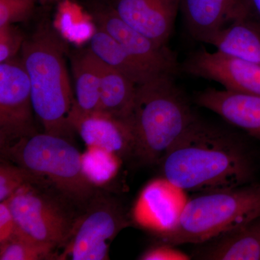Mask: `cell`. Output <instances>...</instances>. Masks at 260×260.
Returning a JSON list of instances; mask_svg holds the SVG:
<instances>
[{"mask_svg": "<svg viewBox=\"0 0 260 260\" xmlns=\"http://www.w3.org/2000/svg\"><path fill=\"white\" fill-rule=\"evenodd\" d=\"M158 164L162 177L185 191L200 192L250 184L255 172L251 154L240 141L199 119Z\"/></svg>", "mask_w": 260, "mask_h": 260, "instance_id": "1", "label": "cell"}, {"mask_svg": "<svg viewBox=\"0 0 260 260\" xmlns=\"http://www.w3.org/2000/svg\"><path fill=\"white\" fill-rule=\"evenodd\" d=\"M67 46L43 21L25 37L20 57L28 73L32 107L44 133L73 140L70 121L74 92L66 65Z\"/></svg>", "mask_w": 260, "mask_h": 260, "instance_id": "2", "label": "cell"}, {"mask_svg": "<svg viewBox=\"0 0 260 260\" xmlns=\"http://www.w3.org/2000/svg\"><path fill=\"white\" fill-rule=\"evenodd\" d=\"M174 78L159 76L137 87L129 122L134 133V157L145 165L158 164L198 119Z\"/></svg>", "mask_w": 260, "mask_h": 260, "instance_id": "3", "label": "cell"}, {"mask_svg": "<svg viewBox=\"0 0 260 260\" xmlns=\"http://www.w3.org/2000/svg\"><path fill=\"white\" fill-rule=\"evenodd\" d=\"M2 158L42 178L59 194L81 209L97 191L82 167V154L72 140L37 133L1 149Z\"/></svg>", "mask_w": 260, "mask_h": 260, "instance_id": "4", "label": "cell"}, {"mask_svg": "<svg viewBox=\"0 0 260 260\" xmlns=\"http://www.w3.org/2000/svg\"><path fill=\"white\" fill-rule=\"evenodd\" d=\"M260 216V184L202 192L189 199L179 225L162 239L174 246L212 242Z\"/></svg>", "mask_w": 260, "mask_h": 260, "instance_id": "5", "label": "cell"}, {"mask_svg": "<svg viewBox=\"0 0 260 260\" xmlns=\"http://www.w3.org/2000/svg\"><path fill=\"white\" fill-rule=\"evenodd\" d=\"M9 204L16 222L15 236L53 244L58 250L69 239L77 218L73 205L52 188L25 184L10 197Z\"/></svg>", "mask_w": 260, "mask_h": 260, "instance_id": "6", "label": "cell"}, {"mask_svg": "<svg viewBox=\"0 0 260 260\" xmlns=\"http://www.w3.org/2000/svg\"><path fill=\"white\" fill-rule=\"evenodd\" d=\"M83 211L56 259H109L111 244L129 225L119 203L99 191Z\"/></svg>", "mask_w": 260, "mask_h": 260, "instance_id": "7", "label": "cell"}, {"mask_svg": "<svg viewBox=\"0 0 260 260\" xmlns=\"http://www.w3.org/2000/svg\"><path fill=\"white\" fill-rule=\"evenodd\" d=\"M31 88L21 57L0 63V150L38 132Z\"/></svg>", "mask_w": 260, "mask_h": 260, "instance_id": "8", "label": "cell"}, {"mask_svg": "<svg viewBox=\"0 0 260 260\" xmlns=\"http://www.w3.org/2000/svg\"><path fill=\"white\" fill-rule=\"evenodd\" d=\"M189 198L186 191L164 177L150 181L134 205L135 223L162 239L175 231Z\"/></svg>", "mask_w": 260, "mask_h": 260, "instance_id": "9", "label": "cell"}, {"mask_svg": "<svg viewBox=\"0 0 260 260\" xmlns=\"http://www.w3.org/2000/svg\"><path fill=\"white\" fill-rule=\"evenodd\" d=\"M93 18L98 27L107 32L125 49L147 71L155 76H175L179 71L175 54L130 26L111 8L95 10Z\"/></svg>", "mask_w": 260, "mask_h": 260, "instance_id": "10", "label": "cell"}, {"mask_svg": "<svg viewBox=\"0 0 260 260\" xmlns=\"http://www.w3.org/2000/svg\"><path fill=\"white\" fill-rule=\"evenodd\" d=\"M182 70L198 78L213 80L225 90L260 95V65L205 48L191 53Z\"/></svg>", "mask_w": 260, "mask_h": 260, "instance_id": "11", "label": "cell"}, {"mask_svg": "<svg viewBox=\"0 0 260 260\" xmlns=\"http://www.w3.org/2000/svg\"><path fill=\"white\" fill-rule=\"evenodd\" d=\"M70 124L88 147L104 149L121 159L134 157L135 140L129 121L102 112L86 114L73 106Z\"/></svg>", "mask_w": 260, "mask_h": 260, "instance_id": "12", "label": "cell"}, {"mask_svg": "<svg viewBox=\"0 0 260 260\" xmlns=\"http://www.w3.org/2000/svg\"><path fill=\"white\" fill-rule=\"evenodd\" d=\"M116 14L161 47H168L180 0H113Z\"/></svg>", "mask_w": 260, "mask_h": 260, "instance_id": "13", "label": "cell"}, {"mask_svg": "<svg viewBox=\"0 0 260 260\" xmlns=\"http://www.w3.org/2000/svg\"><path fill=\"white\" fill-rule=\"evenodd\" d=\"M180 10L189 35L205 44L251 12L248 0H180Z\"/></svg>", "mask_w": 260, "mask_h": 260, "instance_id": "14", "label": "cell"}, {"mask_svg": "<svg viewBox=\"0 0 260 260\" xmlns=\"http://www.w3.org/2000/svg\"><path fill=\"white\" fill-rule=\"evenodd\" d=\"M197 104L260 140V95L207 88L195 95Z\"/></svg>", "mask_w": 260, "mask_h": 260, "instance_id": "15", "label": "cell"}, {"mask_svg": "<svg viewBox=\"0 0 260 260\" xmlns=\"http://www.w3.org/2000/svg\"><path fill=\"white\" fill-rule=\"evenodd\" d=\"M212 242L203 259L260 260V216Z\"/></svg>", "mask_w": 260, "mask_h": 260, "instance_id": "16", "label": "cell"}, {"mask_svg": "<svg viewBox=\"0 0 260 260\" xmlns=\"http://www.w3.org/2000/svg\"><path fill=\"white\" fill-rule=\"evenodd\" d=\"M208 44L227 55L260 65V32L253 23L251 13L229 24Z\"/></svg>", "mask_w": 260, "mask_h": 260, "instance_id": "17", "label": "cell"}, {"mask_svg": "<svg viewBox=\"0 0 260 260\" xmlns=\"http://www.w3.org/2000/svg\"><path fill=\"white\" fill-rule=\"evenodd\" d=\"M74 79L75 107L90 114L100 109L101 71L99 59L90 49L78 51L71 58Z\"/></svg>", "mask_w": 260, "mask_h": 260, "instance_id": "18", "label": "cell"}, {"mask_svg": "<svg viewBox=\"0 0 260 260\" xmlns=\"http://www.w3.org/2000/svg\"><path fill=\"white\" fill-rule=\"evenodd\" d=\"M99 66L101 97L99 112L109 114L121 120L129 121L138 85L100 59Z\"/></svg>", "mask_w": 260, "mask_h": 260, "instance_id": "19", "label": "cell"}, {"mask_svg": "<svg viewBox=\"0 0 260 260\" xmlns=\"http://www.w3.org/2000/svg\"><path fill=\"white\" fill-rule=\"evenodd\" d=\"M89 49L103 62L120 72L138 85L159 77L147 71L117 41L99 27L90 38Z\"/></svg>", "mask_w": 260, "mask_h": 260, "instance_id": "20", "label": "cell"}, {"mask_svg": "<svg viewBox=\"0 0 260 260\" xmlns=\"http://www.w3.org/2000/svg\"><path fill=\"white\" fill-rule=\"evenodd\" d=\"M121 160L104 149L88 147L82 154V167L85 177L97 187L112 180L120 167Z\"/></svg>", "mask_w": 260, "mask_h": 260, "instance_id": "21", "label": "cell"}, {"mask_svg": "<svg viewBox=\"0 0 260 260\" xmlns=\"http://www.w3.org/2000/svg\"><path fill=\"white\" fill-rule=\"evenodd\" d=\"M57 250V247L53 244L34 242L14 236L8 242L0 245V259H56Z\"/></svg>", "mask_w": 260, "mask_h": 260, "instance_id": "22", "label": "cell"}, {"mask_svg": "<svg viewBox=\"0 0 260 260\" xmlns=\"http://www.w3.org/2000/svg\"><path fill=\"white\" fill-rule=\"evenodd\" d=\"M26 184L51 188L42 178L6 159L2 158L0 165V202L9 199L19 188Z\"/></svg>", "mask_w": 260, "mask_h": 260, "instance_id": "23", "label": "cell"}, {"mask_svg": "<svg viewBox=\"0 0 260 260\" xmlns=\"http://www.w3.org/2000/svg\"><path fill=\"white\" fill-rule=\"evenodd\" d=\"M37 3V0H0V26L28 21Z\"/></svg>", "mask_w": 260, "mask_h": 260, "instance_id": "24", "label": "cell"}, {"mask_svg": "<svg viewBox=\"0 0 260 260\" xmlns=\"http://www.w3.org/2000/svg\"><path fill=\"white\" fill-rule=\"evenodd\" d=\"M26 36L15 24L0 26V63L14 59L21 51Z\"/></svg>", "mask_w": 260, "mask_h": 260, "instance_id": "25", "label": "cell"}, {"mask_svg": "<svg viewBox=\"0 0 260 260\" xmlns=\"http://www.w3.org/2000/svg\"><path fill=\"white\" fill-rule=\"evenodd\" d=\"M140 259L143 260H187L190 259L189 256L174 245L165 242L164 244L152 246L145 251Z\"/></svg>", "mask_w": 260, "mask_h": 260, "instance_id": "26", "label": "cell"}, {"mask_svg": "<svg viewBox=\"0 0 260 260\" xmlns=\"http://www.w3.org/2000/svg\"><path fill=\"white\" fill-rule=\"evenodd\" d=\"M16 222L9 204V199L0 202V245L14 237Z\"/></svg>", "mask_w": 260, "mask_h": 260, "instance_id": "27", "label": "cell"}, {"mask_svg": "<svg viewBox=\"0 0 260 260\" xmlns=\"http://www.w3.org/2000/svg\"><path fill=\"white\" fill-rule=\"evenodd\" d=\"M252 14L260 21V0H248Z\"/></svg>", "mask_w": 260, "mask_h": 260, "instance_id": "28", "label": "cell"}, {"mask_svg": "<svg viewBox=\"0 0 260 260\" xmlns=\"http://www.w3.org/2000/svg\"><path fill=\"white\" fill-rule=\"evenodd\" d=\"M38 3H40L42 5H47L51 4H55V3H61L65 0H37Z\"/></svg>", "mask_w": 260, "mask_h": 260, "instance_id": "29", "label": "cell"}, {"mask_svg": "<svg viewBox=\"0 0 260 260\" xmlns=\"http://www.w3.org/2000/svg\"><path fill=\"white\" fill-rule=\"evenodd\" d=\"M251 18H252L253 23H254V25H255L256 28L258 29V30L260 32V21L258 19H256L254 16H251Z\"/></svg>", "mask_w": 260, "mask_h": 260, "instance_id": "30", "label": "cell"}]
</instances>
